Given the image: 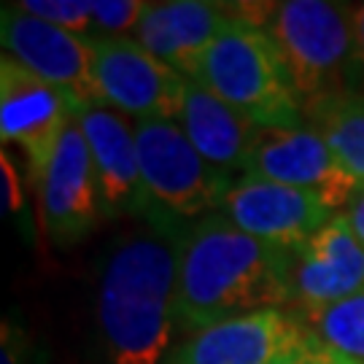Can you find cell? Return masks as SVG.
I'll use <instances>...</instances> for the list:
<instances>
[{
    "mask_svg": "<svg viewBox=\"0 0 364 364\" xmlns=\"http://www.w3.org/2000/svg\"><path fill=\"white\" fill-rule=\"evenodd\" d=\"M0 162H3V203H6V208L16 210L19 208V183L14 178V168L11 162H9V156L3 154L0 156Z\"/></svg>",
    "mask_w": 364,
    "mask_h": 364,
    "instance_id": "cell-24",
    "label": "cell"
},
{
    "mask_svg": "<svg viewBox=\"0 0 364 364\" xmlns=\"http://www.w3.org/2000/svg\"><path fill=\"white\" fill-rule=\"evenodd\" d=\"M14 6L49 22V25L90 38L92 0H14Z\"/></svg>",
    "mask_w": 364,
    "mask_h": 364,
    "instance_id": "cell-20",
    "label": "cell"
},
{
    "mask_svg": "<svg viewBox=\"0 0 364 364\" xmlns=\"http://www.w3.org/2000/svg\"><path fill=\"white\" fill-rule=\"evenodd\" d=\"M311 356H313L311 343H305V346H299L297 351H291L289 356H284L278 364H311Z\"/></svg>",
    "mask_w": 364,
    "mask_h": 364,
    "instance_id": "cell-25",
    "label": "cell"
},
{
    "mask_svg": "<svg viewBox=\"0 0 364 364\" xmlns=\"http://www.w3.org/2000/svg\"><path fill=\"white\" fill-rule=\"evenodd\" d=\"M364 291V246L343 213H335L311 240L291 251L289 311L311 318Z\"/></svg>",
    "mask_w": 364,
    "mask_h": 364,
    "instance_id": "cell-9",
    "label": "cell"
},
{
    "mask_svg": "<svg viewBox=\"0 0 364 364\" xmlns=\"http://www.w3.org/2000/svg\"><path fill=\"white\" fill-rule=\"evenodd\" d=\"M308 343L289 308L246 313L181 335L168 364H278Z\"/></svg>",
    "mask_w": 364,
    "mask_h": 364,
    "instance_id": "cell-12",
    "label": "cell"
},
{
    "mask_svg": "<svg viewBox=\"0 0 364 364\" xmlns=\"http://www.w3.org/2000/svg\"><path fill=\"white\" fill-rule=\"evenodd\" d=\"M235 16L230 3L162 0L149 3L132 38L183 78H197L203 54Z\"/></svg>",
    "mask_w": 364,
    "mask_h": 364,
    "instance_id": "cell-15",
    "label": "cell"
},
{
    "mask_svg": "<svg viewBox=\"0 0 364 364\" xmlns=\"http://www.w3.org/2000/svg\"><path fill=\"white\" fill-rule=\"evenodd\" d=\"M259 27H264L273 38L302 111L329 97L348 95L353 54L351 3H264Z\"/></svg>",
    "mask_w": 364,
    "mask_h": 364,
    "instance_id": "cell-4",
    "label": "cell"
},
{
    "mask_svg": "<svg viewBox=\"0 0 364 364\" xmlns=\"http://www.w3.org/2000/svg\"><path fill=\"white\" fill-rule=\"evenodd\" d=\"M305 124L324 138L340 168L364 186V95H338L311 105Z\"/></svg>",
    "mask_w": 364,
    "mask_h": 364,
    "instance_id": "cell-17",
    "label": "cell"
},
{
    "mask_svg": "<svg viewBox=\"0 0 364 364\" xmlns=\"http://www.w3.org/2000/svg\"><path fill=\"white\" fill-rule=\"evenodd\" d=\"M343 216L348 221V227L353 230V235L359 237V243L364 246V186L351 197V203L346 205Z\"/></svg>",
    "mask_w": 364,
    "mask_h": 364,
    "instance_id": "cell-23",
    "label": "cell"
},
{
    "mask_svg": "<svg viewBox=\"0 0 364 364\" xmlns=\"http://www.w3.org/2000/svg\"><path fill=\"white\" fill-rule=\"evenodd\" d=\"M219 213L237 230L281 251H297L324 227L338 210L305 189L237 176L224 195Z\"/></svg>",
    "mask_w": 364,
    "mask_h": 364,
    "instance_id": "cell-11",
    "label": "cell"
},
{
    "mask_svg": "<svg viewBox=\"0 0 364 364\" xmlns=\"http://www.w3.org/2000/svg\"><path fill=\"white\" fill-rule=\"evenodd\" d=\"M351 81L348 95H364V0L351 3Z\"/></svg>",
    "mask_w": 364,
    "mask_h": 364,
    "instance_id": "cell-22",
    "label": "cell"
},
{
    "mask_svg": "<svg viewBox=\"0 0 364 364\" xmlns=\"http://www.w3.org/2000/svg\"><path fill=\"white\" fill-rule=\"evenodd\" d=\"M289 262L219 210L186 227L178 254L181 335L246 313L289 308Z\"/></svg>",
    "mask_w": 364,
    "mask_h": 364,
    "instance_id": "cell-2",
    "label": "cell"
},
{
    "mask_svg": "<svg viewBox=\"0 0 364 364\" xmlns=\"http://www.w3.org/2000/svg\"><path fill=\"white\" fill-rule=\"evenodd\" d=\"M146 0H92L90 38H127L146 11Z\"/></svg>",
    "mask_w": 364,
    "mask_h": 364,
    "instance_id": "cell-19",
    "label": "cell"
},
{
    "mask_svg": "<svg viewBox=\"0 0 364 364\" xmlns=\"http://www.w3.org/2000/svg\"><path fill=\"white\" fill-rule=\"evenodd\" d=\"M299 321L316 351L348 362H364V291Z\"/></svg>",
    "mask_w": 364,
    "mask_h": 364,
    "instance_id": "cell-18",
    "label": "cell"
},
{
    "mask_svg": "<svg viewBox=\"0 0 364 364\" xmlns=\"http://www.w3.org/2000/svg\"><path fill=\"white\" fill-rule=\"evenodd\" d=\"M0 43L3 54L27 68L60 90L78 108H92L100 103V92L95 81L92 43L84 36L54 27L33 14L3 3L0 11Z\"/></svg>",
    "mask_w": 364,
    "mask_h": 364,
    "instance_id": "cell-6",
    "label": "cell"
},
{
    "mask_svg": "<svg viewBox=\"0 0 364 364\" xmlns=\"http://www.w3.org/2000/svg\"><path fill=\"white\" fill-rule=\"evenodd\" d=\"M73 117L76 105L63 92L11 57H0V138L25 154L33 183L46 170Z\"/></svg>",
    "mask_w": 364,
    "mask_h": 364,
    "instance_id": "cell-10",
    "label": "cell"
},
{
    "mask_svg": "<svg viewBox=\"0 0 364 364\" xmlns=\"http://www.w3.org/2000/svg\"><path fill=\"white\" fill-rule=\"evenodd\" d=\"M176 122L197 151L213 168L230 176H243L248 156L262 135V127L243 117L237 108L224 103L197 78H186L181 114Z\"/></svg>",
    "mask_w": 364,
    "mask_h": 364,
    "instance_id": "cell-16",
    "label": "cell"
},
{
    "mask_svg": "<svg viewBox=\"0 0 364 364\" xmlns=\"http://www.w3.org/2000/svg\"><path fill=\"white\" fill-rule=\"evenodd\" d=\"M243 176L305 189L318 195L338 213H343L351 197L362 189L340 168L338 156L332 154L324 138L308 124L262 130Z\"/></svg>",
    "mask_w": 364,
    "mask_h": 364,
    "instance_id": "cell-13",
    "label": "cell"
},
{
    "mask_svg": "<svg viewBox=\"0 0 364 364\" xmlns=\"http://www.w3.org/2000/svg\"><path fill=\"white\" fill-rule=\"evenodd\" d=\"M36 192L43 230L54 246L81 243L105 219L90 146L76 117L63 132L46 170L36 178Z\"/></svg>",
    "mask_w": 364,
    "mask_h": 364,
    "instance_id": "cell-8",
    "label": "cell"
},
{
    "mask_svg": "<svg viewBox=\"0 0 364 364\" xmlns=\"http://www.w3.org/2000/svg\"><path fill=\"white\" fill-rule=\"evenodd\" d=\"M90 43L95 81L105 108H114L132 122L178 119L186 87V78L181 73L146 52L132 36L90 38Z\"/></svg>",
    "mask_w": 364,
    "mask_h": 364,
    "instance_id": "cell-7",
    "label": "cell"
},
{
    "mask_svg": "<svg viewBox=\"0 0 364 364\" xmlns=\"http://www.w3.org/2000/svg\"><path fill=\"white\" fill-rule=\"evenodd\" d=\"M197 81L262 130L305 124V111L273 38L237 14L203 54Z\"/></svg>",
    "mask_w": 364,
    "mask_h": 364,
    "instance_id": "cell-3",
    "label": "cell"
},
{
    "mask_svg": "<svg viewBox=\"0 0 364 364\" xmlns=\"http://www.w3.org/2000/svg\"><path fill=\"white\" fill-rule=\"evenodd\" d=\"M33 362V343L22 326L6 318L0 335V364H30Z\"/></svg>",
    "mask_w": 364,
    "mask_h": 364,
    "instance_id": "cell-21",
    "label": "cell"
},
{
    "mask_svg": "<svg viewBox=\"0 0 364 364\" xmlns=\"http://www.w3.org/2000/svg\"><path fill=\"white\" fill-rule=\"evenodd\" d=\"M311 364H364V362H348V359H338V356H329V353H321V351H316V348H313Z\"/></svg>",
    "mask_w": 364,
    "mask_h": 364,
    "instance_id": "cell-26",
    "label": "cell"
},
{
    "mask_svg": "<svg viewBox=\"0 0 364 364\" xmlns=\"http://www.w3.org/2000/svg\"><path fill=\"white\" fill-rule=\"evenodd\" d=\"M76 122L90 146L105 219H144L146 195L132 119L105 105L78 108Z\"/></svg>",
    "mask_w": 364,
    "mask_h": 364,
    "instance_id": "cell-14",
    "label": "cell"
},
{
    "mask_svg": "<svg viewBox=\"0 0 364 364\" xmlns=\"http://www.w3.org/2000/svg\"><path fill=\"white\" fill-rule=\"evenodd\" d=\"M132 124L146 195L144 219L195 224L216 213L237 176L213 168L178 122L141 119Z\"/></svg>",
    "mask_w": 364,
    "mask_h": 364,
    "instance_id": "cell-5",
    "label": "cell"
},
{
    "mask_svg": "<svg viewBox=\"0 0 364 364\" xmlns=\"http://www.w3.org/2000/svg\"><path fill=\"white\" fill-rule=\"evenodd\" d=\"M186 227L141 219L103 254L95 284L103 364H168L181 338L178 254Z\"/></svg>",
    "mask_w": 364,
    "mask_h": 364,
    "instance_id": "cell-1",
    "label": "cell"
}]
</instances>
